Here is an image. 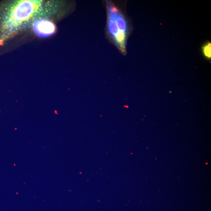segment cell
<instances>
[{
    "label": "cell",
    "instance_id": "1",
    "mask_svg": "<svg viewBox=\"0 0 211 211\" xmlns=\"http://www.w3.org/2000/svg\"><path fill=\"white\" fill-rule=\"evenodd\" d=\"M42 1H15L9 7L3 23L4 30L11 34L20 30L44 13Z\"/></svg>",
    "mask_w": 211,
    "mask_h": 211
},
{
    "label": "cell",
    "instance_id": "4",
    "mask_svg": "<svg viewBox=\"0 0 211 211\" xmlns=\"http://www.w3.org/2000/svg\"><path fill=\"white\" fill-rule=\"evenodd\" d=\"M210 43H208L203 47V52L204 56L208 58H210L211 57Z\"/></svg>",
    "mask_w": 211,
    "mask_h": 211
},
{
    "label": "cell",
    "instance_id": "2",
    "mask_svg": "<svg viewBox=\"0 0 211 211\" xmlns=\"http://www.w3.org/2000/svg\"><path fill=\"white\" fill-rule=\"evenodd\" d=\"M108 27L112 39L122 52L125 51L127 25L124 17L111 2L106 4Z\"/></svg>",
    "mask_w": 211,
    "mask_h": 211
},
{
    "label": "cell",
    "instance_id": "3",
    "mask_svg": "<svg viewBox=\"0 0 211 211\" xmlns=\"http://www.w3.org/2000/svg\"><path fill=\"white\" fill-rule=\"evenodd\" d=\"M32 23L33 30L38 37L46 38L51 36L56 32L55 24L47 18L39 17L35 19Z\"/></svg>",
    "mask_w": 211,
    "mask_h": 211
}]
</instances>
